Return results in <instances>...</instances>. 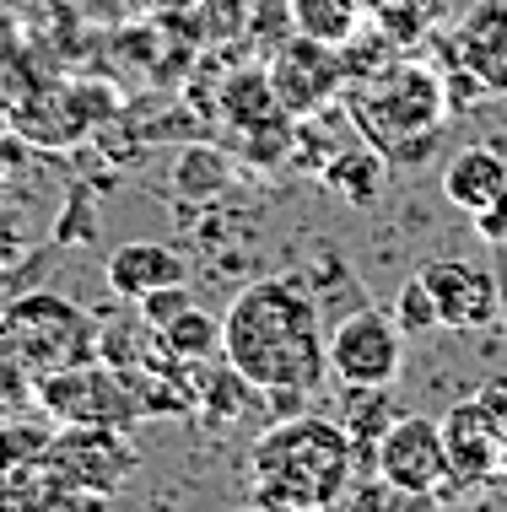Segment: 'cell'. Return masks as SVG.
<instances>
[{
	"label": "cell",
	"mask_w": 507,
	"mask_h": 512,
	"mask_svg": "<svg viewBox=\"0 0 507 512\" xmlns=\"http://www.w3.org/2000/svg\"><path fill=\"white\" fill-rule=\"evenodd\" d=\"M502 189H507V162L491 146H464L448 157L443 195L454 200L459 211H475V205H486L491 195H502Z\"/></svg>",
	"instance_id": "14"
},
{
	"label": "cell",
	"mask_w": 507,
	"mask_h": 512,
	"mask_svg": "<svg viewBox=\"0 0 507 512\" xmlns=\"http://www.w3.org/2000/svg\"><path fill=\"white\" fill-rule=\"evenodd\" d=\"M470 227H475V238L491 243V248L507 243V189H502V195H491L486 205H475V211H470Z\"/></svg>",
	"instance_id": "24"
},
{
	"label": "cell",
	"mask_w": 507,
	"mask_h": 512,
	"mask_svg": "<svg viewBox=\"0 0 507 512\" xmlns=\"http://www.w3.org/2000/svg\"><path fill=\"white\" fill-rule=\"evenodd\" d=\"M38 399H44V410L65 426H119V432H125L130 421H141V405H135L125 372L108 367L103 356L38 378Z\"/></svg>",
	"instance_id": "6"
},
{
	"label": "cell",
	"mask_w": 507,
	"mask_h": 512,
	"mask_svg": "<svg viewBox=\"0 0 507 512\" xmlns=\"http://www.w3.org/2000/svg\"><path fill=\"white\" fill-rule=\"evenodd\" d=\"M362 453L330 415H276L249 448V491L270 512H324L340 507Z\"/></svg>",
	"instance_id": "2"
},
{
	"label": "cell",
	"mask_w": 507,
	"mask_h": 512,
	"mask_svg": "<svg viewBox=\"0 0 507 512\" xmlns=\"http://www.w3.org/2000/svg\"><path fill=\"white\" fill-rule=\"evenodd\" d=\"M222 114L238 124V130H276V124L292 119L281 108L276 87H270V76H232L227 92H222Z\"/></svg>",
	"instance_id": "17"
},
{
	"label": "cell",
	"mask_w": 507,
	"mask_h": 512,
	"mask_svg": "<svg viewBox=\"0 0 507 512\" xmlns=\"http://www.w3.org/2000/svg\"><path fill=\"white\" fill-rule=\"evenodd\" d=\"M383 168L389 162L378 157L373 146H351V151H330V157L319 162V178H324V189L340 200H351V205H373L378 200V189H383Z\"/></svg>",
	"instance_id": "16"
},
{
	"label": "cell",
	"mask_w": 507,
	"mask_h": 512,
	"mask_svg": "<svg viewBox=\"0 0 507 512\" xmlns=\"http://www.w3.org/2000/svg\"><path fill=\"white\" fill-rule=\"evenodd\" d=\"M184 275H189V259L168 243H125L103 265V281L119 302H141V297L162 292V286H178Z\"/></svg>",
	"instance_id": "12"
},
{
	"label": "cell",
	"mask_w": 507,
	"mask_h": 512,
	"mask_svg": "<svg viewBox=\"0 0 507 512\" xmlns=\"http://www.w3.org/2000/svg\"><path fill=\"white\" fill-rule=\"evenodd\" d=\"M98 335V318L81 302L60 292H22L0 313V362L27 378H49V372L98 362Z\"/></svg>",
	"instance_id": "4"
},
{
	"label": "cell",
	"mask_w": 507,
	"mask_h": 512,
	"mask_svg": "<svg viewBox=\"0 0 507 512\" xmlns=\"http://www.w3.org/2000/svg\"><path fill=\"white\" fill-rule=\"evenodd\" d=\"M400 362H405V335L394 324V313L362 302V308L340 313L330 324V378L335 383L389 389L400 378Z\"/></svg>",
	"instance_id": "7"
},
{
	"label": "cell",
	"mask_w": 507,
	"mask_h": 512,
	"mask_svg": "<svg viewBox=\"0 0 507 512\" xmlns=\"http://www.w3.org/2000/svg\"><path fill=\"white\" fill-rule=\"evenodd\" d=\"M459 60L486 81V92H507V0H486L464 17Z\"/></svg>",
	"instance_id": "13"
},
{
	"label": "cell",
	"mask_w": 507,
	"mask_h": 512,
	"mask_svg": "<svg viewBox=\"0 0 507 512\" xmlns=\"http://www.w3.org/2000/svg\"><path fill=\"white\" fill-rule=\"evenodd\" d=\"M443 426V453H448V475L454 491H486L491 480H502V432L507 421H497L481 399H459L437 415Z\"/></svg>",
	"instance_id": "8"
},
{
	"label": "cell",
	"mask_w": 507,
	"mask_h": 512,
	"mask_svg": "<svg viewBox=\"0 0 507 512\" xmlns=\"http://www.w3.org/2000/svg\"><path fill=\"white\" fill-rule=\"evenodd\" d=\"M346 114L367 146L378 151L389 168H421L437 151L448 124V92L443 76L416 60H389L367 76H351Z\"/></svg>",
	"instance_id": "3"
},
{
	"label": "cell",
	"mask_w": 507,
	"mask_h": 512,
	"mask_svg": "<svg viewBox=\"0 0 507 512\" xmlns=\"http://www.w3.org/2000/svg\"><path fill=\"white\" fill-rule=\"evenodd\" d=\"M475 399H481V405L497 415V421H507V378H486L481 389H475Z\"/></svg>",
	"instance_id": "25"
},
{
	"label": "cell",
	"mask_w": 507,
	"mask_h": 512,
	"mask_svg": "<svg viewBox=\"0 0 507 512\" xmlns=\"http://www.w3.org/2000/svg\"><path fill=\"white\" fill-rule=\"evenodd\" d=\"M373 475H383L405 502H448L454 475H448V453H443V426L432 415H400L373 448Z\"/></svg>",
	"instance_id": "5"
},
{
	"label": "cell",
	"mask_w": 507,
	"mask_h": 512,
	"mask_svg": "<svg viewBox=\"0 0 507 512\" xmlns=\"http://www.w3.org/2000/svg\"><path fill=\"white\" fill-rule=\"evenodd\" d=\"M297 27L308 38H324V44H346L356 17H362V0H292Z\"/></svg>",
	"instance_id": "20"
},
{
	"label": "cell",
	"mask_w": 507,
	"mask_h": 512,
	"mask_svg": "<svg viewBox=\"0 0 507 512\" xmlns=\"http://www.w3.org/2000/svg\"><path fill=\"white\" fill-rule=\"evenodd\" d=\"M222 356L281 415L330 378V324L319 313L308 270L265 275L243 286L222 313Z\"/></svg>",
	"instance_id": "1"
},
{
	"label": "cell",
	"mask_w": 507,
	"mask_h": 512,
	"mask_svg": "<svg viewBox=\"0 0 507 512\" xmlns=\"http://www.w3.org/2000/svg\"><path fill=\"white\" fill-rule=\"evenodd\" d=\"M394 421H400V410H394L389 389H367V383H340V426H346V437L356 442V453H362V459H373L378 437L389 432Z\"/></svg>",
	"instance_id": "15"
},
{
	"label": "cell",
	"mask_w": 507,
	"mask_h": 512,
	"mask_svg": "<svg viewBox=\"0 0 507 512\" xmlns=\"http://www.w3.org/2000/svg\"><path fill=\"white\" fill-rule=\"evenodd\" d=\"M443 6L448 0H362V17L389 33L394 44H421L432 38V27L443 22Z\"/></svg>",
	"instance_id": "18"
},
{
	"label": "cell",
	"mask_w": 507,
	"mask_h": 512,
	"mask_svg": "<svg viewBox=\"0 0 507 512\" xmlns=\"http://www.w3.org/2000/svg\"><path fill=\"white\" fill-rule=\"evenodd\" d=\"M184 308H195V292H189L184 281H178V286H162V292H152V297H141V302H135V313H141L152 329L173 324V318L184 313Z\"/></svg>",
	"instance_id": "23"
},
{
	"label": "cell",
	"mask_w": 507,
	"mask_h": 512,
	"mask_svg": "<svg viewBox=\"0 0 507 512\" xmlns=\"http://www.w3.org/2000/svg\"><path fill=\"white\" fill-rule=\"evenodd\" d=\"M394 324H400V335L405 340H421V335H432V329H443L437 324V302L427 292V281L421 275H410V281L400 286V297H394Z\"/></svg>",
	"instance_id": "21"
},
{
	"label": "cell",
	"mask_w": 507,
	"mask_h": 512,
	"mask_svg": "<svg viewBox=\"0 0 507 512\" xmlns=\"http://www.w3.org/2000/svg\"><path fill=\"white\" fill-rule=\"evenodd\" d=\"M416 275L427 281V292L437 302V324L454 329V335H475V329H486L502 318L497 275L470 265V259H427Z\"/></svg>",
	"instance_id": "10"
},
{
	"label": "cell",
	"mask_w": 507,
	"mask_h": 512,
	"mask_svg": "<svg viewBox=\"0 0 507 512\" xmlns=\"http://www.w3.org/2000/svg\"><path fill=\"white\" fill-rule=\"evenodd\" d=\"M502 480H507V432H502Z\"/></svg>",
	"instance_id": "28"
},
{
	"label": "cell",
	"mask_w": 507,
	"mask_h": 512,
	"mask_svg": "<svg viewBox=\"0 0 507 512\" xmlns=\"http://www.w3.org/2000/svg\"><path fill=\"white\" fill-rule=\"evenodd\" d=\"M265 76H270V87H276V98H281L286 114H292V119H313L340 92V81H346V60L335 54V44L297 33L292 44L276 49V60H270Z\"/></svg>",
	"instance_id": "9"
},
{
	"label": "cell",
	"mask_w": 507,
	"mask_h": 512,
	"mask_svg": "<svg viewBox=\"0 0 507 512\" xmlns=\"http://www.w3.org/2000/svg\"><path fill=\"white\" fill-rule=\"evenodd\" d=\"M157 340H162V351H168L173 362H184V367L189 362H216V351H222V324L195 302V308H184L173 324H162Z\"/></svg>",
	"instance_id": "19"
},
{
	"label": "cell",
	"mask_w": 507,
	"mask_h": 512,
	"mask_svg": "<svg viewBox=\"0 0 507 512\" xmlns=\"http://www.w3.org/2000/svg\"><path fill=\"white\" fill-rule=\"evenodd\" d=\"M6 302H11V292H6V281H0V313H6Z\"/></svg>",
	"instance_id": "27"
},
{
	"label": "cell",
	"mask_w": 507,
	"mask_h": 512,
	"mask_svg": "<svg viewBox=\"0 0 507 512\" xmlns=\"http://www.w3.org/2000/svg\"><path fill=\"white\" fill-rule=\"evenodd\" d=\"M49 475H60L71 491H114L135 469V448L119 437V426H71L49 442Z\"/></svg>",
	"instance_id": "11"
},
{
	"label": "cell",
	"mask_w": 507,
	"mask_h": 512,
	"mask_svg": "<svg viewBox=\"0 0 507 512\" xmlns=\"http://www.w3.org/2000/svg\"><path fill=\"white\" fill-rule=\"evenodd\" d=\"M497 286H502V318H507V243H502V265H497Z\"/></svg>",
	"instance_id": "26"
},
{
	"label": "cell",
	"mask_w": 507,
	"mask_h": 512,
	"mask_svg": "<svg viewBox=\"0 0 507 512\" xmlns=\"http://www.w3.org/2000/svg\"><path fill=\"white\" fill-rule=\"evenodd\" d=\"M227 162L222 157H211V151H184V173H178V184H184L189 189V195H216V189H222L227 184Z\"/></svg>",
	"instance_id": "22"
}]
</instances>
